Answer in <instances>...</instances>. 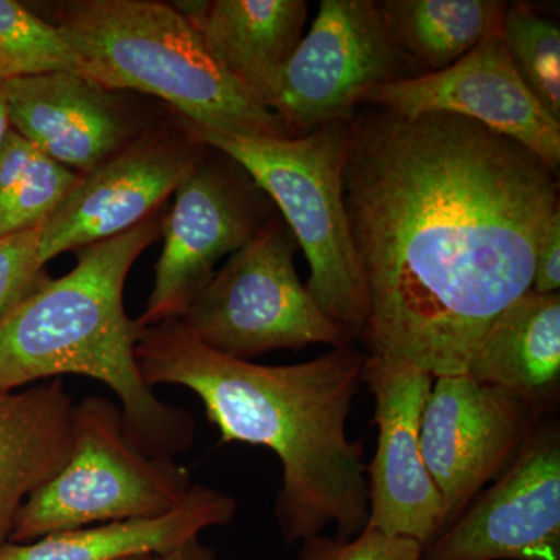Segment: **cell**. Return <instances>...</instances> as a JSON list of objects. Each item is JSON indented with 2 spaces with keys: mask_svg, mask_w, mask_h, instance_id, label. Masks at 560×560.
Listing matches in <instances>:
<instances>
[{
  "mask_svg": "<svg viewBox=\"0 0 560 560\" xmlns=\"http://www.w3.org/2000/svg\"><path fill=\"white\" fill-rule=\"evenodd\" d=\"M342 189L370 304L360 340L434 378L467 374L533 285L558 175L478 121L382 108L352 119Z\"/></svg>",
  "mask_w": 560,
  "mask_h": 560,
  "instance_id": "6da1fadb",
  "label": "cell"
},
{
  "mask_svg": "<svg viewBox=\"0 0 560 560\" xmlns=\"http://www.w3.org/2000/svg\"><path fill=\"white\" fill-rule=\"evenodd\" d=\"M364 357L348 345L305 363L265 366L209 349L179 319L143 327L136 342L143 382L194 390L220 444L275 452L282 464L276 518L287 544L319 536L330 523L341 540L366 528L363 442L346 430Z\"/></svg>",
  "mask_w": 560,
  "mask_h": 560,
  "instance_id": "7a4b0ae2",
  "label": "cell"
},
{
  "mask_svg": "<svg viewBox=\"0 0 560 560\" xmlns=\"http://www.w3.org/2000/svg\"><path fill=\"white\" fill-rule=\"evenodd\" d=\"M161 210L132 230L77 249L73 270L47 279L0 323V393L84 375L105 383L120 401L125 431L139 448L175 458L191 447V412L158 399L143 382L124 287L132 264L162 232Z\"/></svg>",
  "mask_w": 560,
  "mask_h": 560,
  "instance_id": "3957f363",
  "label": "cell"
},
{
  "mask_svg": "<svg viewBox=\"0 0 560 560\" xmlns=\"http://www.w3.org/2000/svg\"><path fill=\"white\" fill-rule=\"evenodd\" d=\"M47 21L79 58L83 75L110 91L161 98L201 130L291 139L279 117L221 68L173 3L66 0L51 3Z\"/></svg>",
  "mask_w": 560,
  "mask_h": 560,
  "instance_id": "277c9868",
  "label": "cell"
},
{
  "mask_svg": "<svg viewBox=\"0 0 560 560\" xmlns=\"http://www.w3.org/2000/svg\"><path fill=\"white\" fill-rule=\"evenodd\" d=\"M191 128L201 143L234 161L278 205L311 265L305 289L352 345L360 340L370 304L342 189L352 120L293 139Z\"/></svg>",
  "mask_w": 560,
  "mask_h": 560,
  "instance_id": "5b68a950",
  "label": "cell"
},
{
  "mask_svg": "<svg viewBox=\"0 0 560 560\" xmlns=\"http://www.w3.org/2000/svg\"><path fill=\"white\" fill-rule=\"evenodd\" d=\"M195 482L173 458L149 455L127 436L120 405L86 397L73 411V447L65 467L22 504L10 541L103 523L160 517L183 503Z\"/></svg>",
  "mask_w": 560,
  "mask_h": 560,
  "instance_id": "8992f818",
  "label": "cell"
},
{
  "mask_svg": "<svg viewBox=\"0 0 560 560\" xmlns=\"http://www.w3.org/2000/svg\"><path fill=\"white\" fill-rule=\"evenodd\" d=\"M289 226L268 223L215 271L179 320L191 337L238 360L278 349L352 345L313 301L294 268Z\"/></svg>",
  "mask_w": 560,
  "mask_h": 560,
  "instance_id": "52a82bcc",
  "label": "cell"
},
{
  "mask_svg": "<svg viewBox=\"0 0 560 560\" xmlns=\"http://www.w3.org/2000/svg\"><path fill=\"white\" fill-rule=\"evenodd\" d=\"M420 75L396 46L377 2L323 0L311 32L287 62L270 109L290 138L349 121L381 84Z\"/></svg>",
  "mask_w": 560,
  "mask_h": 560,
  "instance_id": "ba28073f",
  "label": "cell"
},
{
  "mask_svg": "<svg viewBox=\"0 0 560 560\" xmlns=\"http://www.w3.org/2000/svg\"><path fill=\"white\" fill-rule=\"evenodd\" d=\"M224 156V154H223ZM208 153L175 190L162 220L164 246L140 329L179 319L215 275V265L256 237L264 219L259 187L234 162Z\"/></svg>",
  "mask_w": 560,
  "mask_h": 560,
  "instance_id": "9c48e42d",
  "label": "cell"
},
{
  "mask_svg": "<svg viewBox=\"0 0 560 560\" xmlns=\"http://www.w3.org/2000/svg\"><path fill=\"white\" fill-rule=\"evenodd\" d=\"M208 150L195 136L190 121L151 125L130 145L81 175L40 226L43 264L65 250L109 241L150 219Z\"/></svg>",
  "mask_w": 560,
  "mask_h": 560,
  "instance_id": "30bf717a",
  "label": "cell"
},
{
  "mask_svg": "<svg viewBox=\"0 0 560 560\" xmlns=\"http://www.w3.org/2000/svg\"><path fill=\"white\" fill-rule=\"evenodd\" d=\"M545 418L528 401L469 374L434 378L420 423V452L441 495L444 530L486 482L510 469Z\"/></svg>",
  "mask_w": 560,
  "mask_h": 560,
  "instance_id": "8fae6325",
  "label": "cell"
},
{
  "mask_svg": "<svg viewBox=\"0 0 560 560\" xmlns=\"http://www.w3.org/2000/svg\"><path fill=\"white\" fill-rule=\"evenodd\" d=\"M422 560H560V425L545 418L510 469Z\"/></svg>",
  "mask_w": 560,
  "mask_h": 560,
  "instance_id": "7c38bea8",
  "label": "cell"
},
{
  "mask_svg": "<svg viewBox=\"0 0 560 560\" xmlns=\"http://www.w3.org/2000/svg\"><path fill=\"white\" fill-rule=\"evenodd\" d=\"M361 382L375 399L377 452L366 467V528L429 547L444 530V506L420 452V423L434 377L410 361L364 357Z\"/></svg>",
  "mask_w": 560,
  "mask_h": 560,
  "instance_id": "4fadbf2b",
  "label": "cell"
},
{
  "mask_svg": "<svg viewBox=\"0 0 560 560\" xmlns=\"http://www.w3.org/2000/svg\"><path fill=\"white\" fill-rule=\"evenodd\" d=\"M500 28L455 65L381 84L361 103L405 117L442 113L478 121L521 143L558 175L560 121L541 108L518 77Z\"/></svg>",
  "mask_w": 560,
  "mask_h": 560,
  "instance_id": "5bb4252c",
  "label": "cell"
},
{
  "mask_svg": "<svg viewBox=\"0 0 560 560\" xmlns=\"http://www.w3.org/2000/svg\"><path fill=\"white\" fill-rule=\"evenodd\" d=\"M10 127L79 175H86L138 139L151 124L120 91L81 73L5 80Z\"/></svg>",
  "mask_w": 560,
  "mask_h": 560,
  "instance_id": "9a60e30c",
  "label": "cell"
},
{
  "mask_svg": "<svg viewBox=\"0 0 560 560\" xmlns=\"http://www.w3.org/2000/svg\"><path fill=\"white\" fill-rule=\"evenodd\" d=\"M173 5L197 28L221 68L270 109L283 69L300 46L307 2L213 0Z\"/></svg>",
  "mask_w": 560,
  "mask_h": 560,
  "instance_id": "2e32d148",
  "label": "cell"
},
{
  "mask_svg": "<svg viewBox=\"0 0 560 560\" xmlns=\"http://www.w3.org/2000/svg\"><path fill=\"white\" fill-rule=\"evenodd\" d=\"M73 411L60 378L0 393V548L22 504L68 463Z\"/></svg>",
  "mask_w": 560,
  "mask_h": 560,
  "instance_id": "e0dca14e",
  "label": "cell"
},
{
  "mask_svg": "<svg viewBox=\"0 0 560 560\" xmlns=\"http://www.w3.org/2000/svg\"><path fill=\"white\" fill-rule=\"evenodd\" d=\"M467 374L550 418L560 397V294L529 290L508 305L482 335Z\"/></svg>",
  "mask_w": 560,
  "mask_h": 560,
  "instance_id": "ac0fdd59",
  "label": "cell"
},
{
  "mask_svg": "<svg viewBox=\"0 0 560 560\" xmlns=\"http://www.w3.org/2000/svg\"><path fill=\"white\" fill-rule=\"evenodd\" d=\"M237 512V501L220 490L197 485L176 510L160 517L103 523L62 530L28 544L0 548V560H124L160 556L175 550L201 530L228 525Z\"/></svg>",
  "mask_w": 560,
  "mask_h": 560,
  "instance_id": "d6986e66",
  "label": "cell"
},
{
  "mask_svg": "<svg viewBox=\"0 0 560 560\" xmlns=\"http://www.w3.org/2000/svg\"><path fill=\"white\" fill-rule=\"evenodd\" d=\"M386 31L422 73L440 72L499 31L508 3L495 0H385Z\"/></svg>",
  "mask_w": 560,
  "mask_h": 560,
  "instance_id": "ffe728a7",
  "label": "cell"
},
{
  "mask_svg": "<svg viewBox=\"0 0 560 560\" xmlns=\"http://www.w3.org/2000/svg\"><path fill=\"white\" fill-rule=\"evenodd\" d=\"M80 176L10 128L0 147V238L43 226Z\"/></svg>",
  "mask_w": 560,
  "mask_h": 560,
  "instance_id": "44dd1931",
  "label": "cell"
},
{
  "mask_svg": "<svg viewBox=\"0 0 560 560\" xmlns=\"http://www.w3.org/2000/svg\"><path fill=\"white\" fill-rule=\"evenodd\" d=\"M500 35L525 86L541 108L560 121L558 22L541 16L526 3H514L504 10Z\"/></svg>",
  "mask_w": 560,
  "mask_h": 560,
  "instance_id": "7402d4cb",
  "label": "cell"
},
{
  "mask_svg": "<svg viewBox=\"0 0 560 560\" xmlns=\"http://www.w3.org/2000/svg\"><path fill=\"white\" fill-rule=\"evenodd\" d=\"M83 75L60 32L49 21L14 0H0V77L3 80L44 73Z\"/></svg>",
  "mask_w": 560,
  "mask_h": 560,
  "instance_id": "603a6c76",
  "label": "cell"
},
{
  "mask_svg": "<svg viewBox=\"0 0 560 560\" xmlns=\"http://www.w3.org/2000/svg\"><path fill=\"white\" fill-rule=\"evenodd\" d=\"M38 230L0 238V323L49 276L39 257Z\"/></svg>",
  "mask_w": 560,
  "mask_h": 560,
  "instance_id": "cb8c5ba5",
  "label": "cell"
},
{
  "mask_svg": "<svg viewBox=\"0 0 560 560\" xmlns=\"http://www.w3.org/2000/svg\"><path fill=\"white\" fill-rule=\"evenodd\" d=\"M422 555L419 541L364 528L350 540L311 537L302 545L300 560H422Z\"/></svg>",
  "mask_w": 560,
  "mask_h": 560,
  "instance_id": "d4e9b609",
  "label": "cell"
},
{
  "mask_svg": "<svg viewBox=\"0 0 560 560\" xmlns=\"http://www.w3.org/2000/svg\"><path fill=\"white\" fill-rule=\"evenodd\" d=\"M560 287V212L552 217L541 237L534 260L530 291L540 294L559 293Z\"/></svg>",
  "mask_w": 560,
  "mask_h": 560,
  "instance_id": "484cf974",
  "label": "cell"
},
{
  "mask_svg": "<svg viewBox=\"0 0 560 560\" xmlns=\"http://www.w3.org/2000/svg\"><path fill=\"white\" fill-rule=\"evenodd\" d=\"M153 560H217L215 552L205 547L200 539H191L165 555L153 556Z\"/></svg>",
  "mask_w": 560,
  "mask_h": 560,
  "instance_id": "4316f807",
  "label": "cell"
},
{
  "mask_svg": "<svg viewBox=\"0 0 560 560\" xmlns=\"http://www.w3.org/2000/svg\"><path fill=\"white\" fill-rule=\"evenodd\" d=\"M9 102H7L5 80L0 77V147L10 130Z\"/></svg>",
  "mask_w": 560,
  "mask_h": 560,
  "instance_id": "83f0119b",
  "label": "cell"
},
{
  "mask_svg": "<svg viewBox=\"0 0 560 560\" xmlns=\"http://www.w3.org/2000/svg\"><path fill=\"white\" fill-rule=\"evenodd\" d=\"M124 560H153V556H136V558L124 559Z\"/></svg>",
  "mask_w": 560,
  "mask_h": 560,
  "instance_id": "f1b7e54d",
  "label": "cell"
}]
</instances>
